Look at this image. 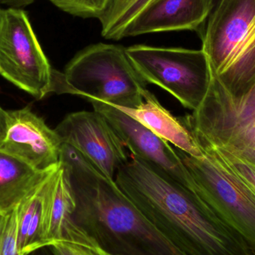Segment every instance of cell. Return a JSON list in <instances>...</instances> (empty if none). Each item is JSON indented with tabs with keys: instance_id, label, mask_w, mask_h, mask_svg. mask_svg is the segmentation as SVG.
<instances>
[{
	"instance_id": "obj_8",
	"label": "cell",
	"mask_w": 255,
	"mask_h": 255,
	"mask_svg": "<svg viewBox=\"0 0 255 255\" xmlns=\"http://www.w3.org/2000/svg\"><path fill=\"white\" fill-rule=\"evenodd\" d=\"M89 102L94 111L107 120L133 157L154 166L193 192V178L167 141L118 108L97 100H91Z\"/></svg>"
},
{
	"instance_id": "obj_9",
	"label": "cell",
	"mask_w": 255,
	"mask_h": 255,
	"mask_svg": "<svg viewBox=\"0 0 255 255\" xmlns=\"http://www.w3.org/2000/svg\"><path fill=\"white\" fill-rule=\"evenodd\" d=\"M255 14V0H219L202 34L208 67L221 77Z\"/></svg>"
},
{
	"instance_id": "obj_22",
	"label": "cell",
	"mask_w": 255,
	"mask_h": 255,
	"mask_svg": "<svg viewBox=\"0 0 255 255\" xmlns=\"http://www.w3.org/2000/svg\"><path fill=\"white\" fill-rule=\"evenodd\" d=\"M8 112L0 107V147L2 145L7 133Z\"/></svg>"
},
{
	"instance_id": "obj_26",
	"label": "cell",
	"mask_w": 255,
	"mask_h": 255,
	"mask_svg": "<svg viewBox=\"0 0 255 255\" xmlns=\"http://www.w3.org/2000/svg\"><path fill=\"white\" fill-rule=\"evenodd\" d=\"M121 1V0H113V2H112V4H111L110 7H112V5H114V4H117V3H118V2H119V1ZM108 10H109V9H108Z\"/></svg>"
},
{
	"instance_id": "obj_10",
	"label": "cell",
	"mask_w": 255,
	"mask_h": 255,
	"mask_svg": "<svg viewBox=\"0 0 255 255\" xmlns=\"http://www.w3.org/2000/svg\"><path fill=\"white\" fill-rule=\"evenodd\" d=\"M191 133L224 147L255 165V130L217 97L206 95L191 115L183 118Z\"/></svg>"
},
{
	"instance_id": "obj_14",
	"label": "cell",
	"mask_w": 255,
	"mask_h": 255,
	"mask_svg": "<svg viewBox=\"0 0 255 255\" xmlns=\"http://www.w3.org/2000/svg\"><path fill=\"white\" fill-rule=\"evenodd\" d=\"M76 202L67 167L61 162L59 176L51 207L47 232L48 246L59 241L92 244L94 241L73 221Z\"/></svg>"
},
{
	"instance_id": "obj_19",
	"label": "cell",
	"mask_w": 255,
	"mask_h": 255,
	"mask_svg": "<svg viewBox=\"0 0 255 255\" xmlns=\"http://www.w3.org/2000/svg\"><path fill=\"white\" fill-rule=\"evenodd\" d=\"M66 13L82 18L101 17L113 0H48Z\"/></svg>"
},
{
	"instance_id": "obj_17",
	"label": "cell",
	"mask_w": 255,
	"mask_h": 255,
	"mask_svg": "<svg viewBox=\"0 0 255 255\" xmlns=\"http://www.w3.org/2000/svg\"><path fill=\"white\" fill-rule=\"evenodd\" d=\"M151 0H121L109 7L100 18L101 34L108 40H121V34L130 21Z\"/></svg>"
},
{
	"instance_id": "obj_21",
	"label": "cell",
	"mask_w": 255,
	"mask_h": 255,
	"mask_svg": "<svg viewBox=\"0 0 255 255\" xmlns=\"http://www.w3.org/2000/svg\"><path fill=\"white\" fill-rule=\"evenodd\" d=\"M50 247L55 255H110L96 244L59 241Z\"/></svg>"
},
{
	"instance_id": "obj_16",
	"label": "cell",
	"mask_w": 255,
	"mask_h": 255,
	"mask_svg": "<svg viewBox=\"0 0 255 255\" xmlns=\"http://www.w3.org/2000/svg\"><path fill=\"white\" fill-rule=\"evenodd\" d=\"M218 78L235 97L244 95L255 85V14L224 73Z\"/></svg>"
},
{
	"instance_id": "obj_13",
	"label": "cell",
	"mask_w": 255,
	"mask_h": 255,
	"mask_svg": "<svg viewBox=\"0 0 255 255\" xmlns=\"http://www.w3.org/2000/svg\"><path fill=\"white\" fill-rule=\"evenodd\" d=\"M118 109L189 155L196 157L203 155L191 132L181 120L163 107L148 90L144 94L142 104L136 109Z\"/></svg>"
},
{
	"instance_id": "obj_15",
	"label": "cell",
	"mask_w": 255,
	"mask_h": 255,
	"mask_svg": "<svg viewBox=\"0 0 255 255\" xmlns=\"http://www.w3.org/2000/svg\"><path fill=\"white\" fill-rule=\"evenodd\" d=\"M49 169L37 170L0 148V215L10 214Z\"/></svg>"
},
{
	"instance_id": "obj_5",
	"label": "cell",
	"mask_w": 255,
	"mask_h": 255,
	"mask_svg": "<svg viewBox=\"0 0 255 255\" xmlns=\"http://www.w3.org/2000/svg\"><path fill=\"white\" fill-rule=\"evenodd\" d=\"M129 59L147 84L163 88L184 107L196 111L208 90L209 70L201 50L133 45L126 48Z\"/></svg>"
},
{
	"instance_id": "obj_4",
	"label": "cell",
	"mask_w": 255,
	"mask_h": 255,
	"mask_svg": "<svg viewBox=\"0 0 255 255\" xmlns=\"http://www.w3.org/2000/svg\"><path fill=\"white\" fill-rule=\"evenodd\" d=\"M200 157L175 151L194 182L193 193L238 232L255 255V193L205 142L194 139Z\"/></svg>"
},
{
	"instance_id": "obj_18",
	"label": "cell",
	"mask_w": 255,
	"mask_h": 255,
	"mask_svg": "<svg viewBox=\"0 0 255 255\" xmlns=\"http://www.w3.org/2000/svg\"><path fill=\"white\" fill-rule=\"evenodd\" d=\"M195 139L209 144L220 157L227 163L228 166L240 177L255 193V165L247 159L224 147L216 145L199 135L191 133Z\"/></svg>"
},
{
	"instance_id": "obj_11",
	"label": "cell",
	"mask_w": 255,
	"mask_h": 255,
	"mask_svg": "<svg viewBox=\"0 0 255 255\" xmlns=\"http://www.w3.org/2000/svg\"><path fill=\"white\" fill-rule=\"evenodd\" d=\"M7 112V133L0 148L38 171L58 165L62 142L55 129L29 108Z\"/></svg>"
},
{
	"instance_id": "obj_23",
	"label": "cell",
	"mask_w": 255,
	"mask_h": 255,
	"mask_svg": "<svg viewBox=\"0 0 255 255\" xmlns=\"http://www.w3.org/2000/svg\"><path fill=\"white\" fill-rule=\"evenodd\" d=\"M35 0H0V4H4L11 8L22 9L34 3Z\"/></svg>"
},
{
	"instance_id": "obj_24",
	"label": "cell",
	"mask_w": 255,
	"mask_h": 255,
	"mask_svg": "<svg viewBox=\"0 0 255 255\" xmlns=\"http://www.w3.org/2000/svg\"><path fill=\"white\" fill-rule=\"evenodd\" d=\"M27 255H55L52 251L50 246L48 247H43L41 248L37 249L34 251L31 252L29 254Z\"/></svg>"
},
{
	"instance_id": "obj_6",
	"label": "cell",
	"mask_w": 255,
	"mask_h": 255,
	"mask_svg": "<svg viewBox=\"0 0 255 255\" xmlns=\"http://www.w3.org/2000/svg\"><path fill=\"white\" fill-rule=\"evenodd\" d=\"M54 73L25 12L0 8V75L41 100L54 92Z\"/></svg>"
},
{
	"instance_id": "obj_25",
	"label": "cell",
	"mask_w": 255,
	"mask_h": 255,
	"mask_svg": "<svg viewBox=\"0 0 255 255\" xmlns=\"http://www.w3.org/2000/svg\"><path fill=\"white\" fill-rule=\"evenodd\" d=\"M7 216L8 215H0V253H1L4 229H5L6 223H7Z\"/></svg>"
},
{
	"instance_id": "obj_20",
	"label": "cell",
	"mask_w": 255,
	"mask_h": 255,
	"mask_svg": "<svg viewBox=\"0 0 255 255\" xmlns=\"http://www.w3.org/2000/svg\"><path fill=\"white\" fill-rule=\"evenodd\" d=\"M0 255H24L19 241V228L16 210L7 216Z\"/></svg>"
},
{
	"instance_id": "obj_27",
	"label": "cell",
	"mask_w": 255,
	"mask_h": 255,
	"mask_svg": "<svg viewBox=\"0 0 255 255\" xmlns=\"http://www.w3.org/2000/svg\"><path fill=\"white\" fill-rule=\"evenodd\" d=\"M214 1H215V0H214Z\"/></svg>"
},
{
	"instance_id": "obj_12",
	"label": "cell",
	"mask_w": 255,
	"mask_h": 255,
	"mask_svg": "<svg viewBox=\"0 0 255 255\" xmlns=\"http://www.w3.org/2000/svg\"><path fill=\"white\" fill-rule=\"evenodd\" d=\"M214 0H151L126 27L121 39L150 33L199 28L211 14Z\"/></svg>"
},
{
	"instance_id": "obj_3",
	"label": "cell",
	"mask_w": 255,
	"mask_h": 255,
	"mask_svg": "<svg viewBox=\"0 0 255 255\" xmlns=\"http://www.w3.org/2000/svg\"><path fill=\"white\" fill-rule=\"evenodd\" d=\"M147 85L126 48L108 43L85 48L68 63L64 73L55 70L54 73V92L124 109H136L142 104Z\"/></svg>"
},
{
	"instance_id": "obj_7",
	"label": "cell",
	"mask_w": 255,
	"mask_h": 255,
	"mask_svg": "<svg viewBox=\"0 0 255 255\" xmlns=\"http://www.w3.org/2000/svg\"><path fill=\"white\" fill-rule=\"evenodd\" d=\"M55 130L62 143L73 147L112 179L129 159L125 145L112 126L96 111L70 114Z\"/></svg>"
},
{
	"instance_id": "obj_2",
	"label": "cell",
	"mask_w": 255,
	"mask_h": 255,
	"mask_svg": "<svg viewBox=\"0 0 255 255\" xmlns=\"http://www.w3.org/2000/svg\"><path fill=\"white\" fill-rule=\"evenodd\" d=\"M74 194L73 221L110 255H185L163 237L109 178L73 147L62 143Z\"/></svg>"
},
{
	"instance_id": "obj_1",
	"label": "cell",
	"mask_w": 255,
	"mask_h": 255,
	"mask_svg": "<svg viewBox=\"0 0 255 255\" xmlns=\"http://www.w3.org/2000/svg\"><path fill=\"white\" fill-rule=\"evenodd\" d=\"M115 182L148 221L185 255H255L199 196L131 156Z\"/></svg>"
}]
</instances>
